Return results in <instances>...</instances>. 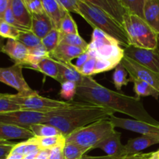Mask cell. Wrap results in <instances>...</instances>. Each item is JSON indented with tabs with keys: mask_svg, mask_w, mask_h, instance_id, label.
Here are the masks:
<instances>
[{
	"mask_svg": "<svg viewBox=\"0 0 159 159\" xmlns=\"http://www.w3.org/2000/svg\"><path fill=\"white\" fill-rule=\"evenodd\" d=\"M22 30H19L18 28L9 24L5 21H1L0 23V37L3 38L14 39L17 40L20 31Z\"/></svg>",
	"mask_w": 159,
	"mask_h": 159,
	"instance_id": "8d00e7d4",
	"label": "cell"
},
{
	"mask_svg": "<svg viewBox=\"0 0 159 159\" xmlns=\"http://www.w3.org/2000/svg\"><path fill=\"white\" fill-rule=\"evenodd\" d=\"M76 95L82 102L107 107L114 113H124L137 120L149 124L159 123L145 110L141 98L106 88L92 76H89L85 85L78 87Z\"/></svg>",
	"mask_w": 159,
	"mask_h": 159,
	"instance_id": "6da1fadb",
	"label": "cell"
},
{
	"mask_svg": "<svg viewBox=\"0 0 159 159\" xmlns=\"http://www.w3.org/2000/svg\"><path fill=\"white\" fill-rule=\"evenodd\" d=\"M109 119L115 127H119L124 130L141 134V135L151 137L159 141V123L149 124L137 120L116 117L114 114L110 116Z\"/></svg>",
	"mask_w": 159,
	"mask_h": 159,
	"instance_id": "30bf717a",
	"label": "cell"
},
{
	"mask_svg": "<svg viewBox=\"0 0 159 159\" xmlns=\"http://www.w3.org/2000/svg\"><path fill=\"white\" fill-rule=\"evenodd\" d=\"M121 159H144V153H138L136 155H126Z\"/></svg>",
	"mask_w": 159,
	"mask_h": 159,
	"instance_id": "816d5d0a",
	"label": "cell"
},
{
	"mask_svg": "<svg viewBox=\"0 0 159 159\" xmlns=\"http://www.w3.org/2000/svg\"><path fill=\"white\" fill-rule=\"evenodd\" d=\"M17 40L24 44L28 49H31L41 43V39L34 34L30 30H22L20 31Z\"/></svg>",
	"mask_w": 159,
	"mask_h": 159,
	"instance_id": "4dcf8cb0",
	"label": "cell"
},
{
	"mask_svg": "<svg viewBox=\"0 0 159 159\" xmlns=\"http://www.w3.org/2000/svg\"><path fill=\"white\" fill-rule=\"evenodd\" d=\"M89 151L78 144L71 142H66L63 148L64 158L79 159L82 158Z\"/></svg>",
	"mask_w": 159,
	"mask_h": 159,
	"instance_id": "1f68e13d",
	"label": "cell"
},
{
	"mask_svg": "<svg viewBox=\"0 0 159 159\" xmlns=\"http://www.w3.org/2000/svg\"><path fill=\"white\" fill-rule=\"evenodd\" d=\"M158 48L159 49V34H158Z\"/></svg>",
	"mask_w": 159,
	"mask_h": 159,
	"instance_id": "6f0895ef",
	"label": "cell"
},
{
	"mask_svg": "<svg viewBox=\"0 0 159 159\" xmlns=\"http://www.w3.org/2000/svg\"><path fill=\"white\" fill-rule=\"evenodd\" d=\"M51 150L48 149H40L37 155L36 159H49Z\"/></svg>",
	"mask_w": 159,
	"mask_h": 159,
	"instance_id": "c3c4849f",
	"label": "cell"
},
{
	"mask_svg": "<svg viewBox=\"0 0 159 159\" xmlns=\"http://www.w3.org/2000/svg\"><path fill=\"white\" fill-rule=\"evenodd\" d=\"M124 158V157H123ZM122 158H116V157L109 156V155H104V156H82L79 159H121Z\"/></svg>",
	"mask_w": 159,
	"mask_h": 159,
	"instance_id": "681fc988",
	"label": "cell"
},
{
	"mask_svg": "<svg viewBox=\"0 0 159 159\" xmlns=\"http://www.w3.org/2000/svg\"><path fill=\"white\" fill-rule=\"evenodd\" d=\"M10 141H6V140H2V139H0V144H10Z\"/></svg>",
	"mask_w": 159,
	"mask_h": 159,
	"instance_id": "9f6ffc18",
	"label": "cell"
},
{
	"mask_svg": "<svg viewBox=\"0 0 159 159\" xmlns=\"http://www.w3.org/2000/svg\"><path fill=\"white\" fill-rule=\"evenodd\" d=\"M60 43H65V44L78 47V48H82V49L85 50V51H87V50H88L89 47V43H87L79 34H61Z\"/></svg>",
	"mask_w": 159,
	"mask_h": 159,
	"instance_id": "d6a6232c",
	"label": "cell"
},
{
	"mask_svg": "<svg viewBox=\"0 0 159 159\" xmlns=\"http://www.w3.org/2000/svg\"><path fill=\"white\" fill-rule=\"evenodd\" d=\"M48 57H50L49 53L47 51L46 48L43 47V45L40 43V44L35 47V48L29 49V57H28L27 65L25 68H30L31 67L38 64L43 58Z\"/></svg>",
	"mask_w": 159,
	"mask_h": 159,
	"instance_id": "83f0119b",
	"label": "cell"
},
{
	"mask_svg": "<svg viewBox=\"0 0 159 159\" xmlns=\"http://www.w3.org/2000/svg\"><path fill=\"white\" fill-rule=\"evenodd\" d=\"M24 155H18V154H10L6 159H23Z\"/></svg>",
	"mask_w": 159,
	"mask_h": 159,
	"instance_id": "f5cc1de1",
	"label": "cell"
},
{
	"mask_svg": "<svg viewBox=\"0 0 159 159\" xmlns=\"http://www.w3.org/2000/svg\"><path fill=\"white\" fill-rule=\"evenodd\" d=\"M114 113L112 110L102 106L75 102L70 107L45 113L43 124L54 126L66 138L75 130L101 120L109 119Z\"/></svg>",
	"mask_w": 159,
	"mask_h": 159,
	"instance_id": "7a4b0ae2",
	"label": "cell"
},
{
	"mask_svg": "<svg viewBox=\"0 0 159 159\" xmlns=\"http://www.w3.org/2000/svg\"><path fill=\"white\" fill-rule=\"evenodd\" d=\"M129 80L130 82L134 83V91L137 95V97L141 98L144 96H152L155 99H158L159 97V92L154 89L152 85H149L144 81L141 80L139 78L129 75Z\"/></svg>",
	"mask_w": 159,
	"mask_h": 159,
	"instance_id": "d4e9b609",
	"label": "cell"
},
{
	"mask_svg": "<svg viewBox=\"0 0 159 159\" xmlns=\"http://www.w3.org/2000/svg\"><path fill=\"white\" fill-rule=\"evenodd\" d=\"M11 4V0H0V20H3L5 12Z\"/></svg>",
	"mask_w": 159,
	"mask_h": 159,
	"instance_id": "bcb514c9",
	"label": "cell"
},
{
	"mask_svg": "<svg viewBox=\"0 0 159 159\" xmlns=\"http://www.w3.org/2000/svg\"><path fill=\"white\" fill-rule=\"evenodd\" d=\"M121 47L115 39L95 29L87 51L96 58L107 59L119 64L124 56V49Z\"/></svg>",
	"mask_w": 159,
	"mask_h": 159,
	"instance_id": "52a82bcc",
	"label": "cell"
},
{
	"mask_svg": "<svg viewBox=\"0 0 159 159\" xmlns=\"http://www.w3.org/2000/svg\"><path fill=\"white\" fill-rule=\"evenodd\" d=\"M144 159H145V158H144Z\"/></svg>",
	"mask_w": 159,
	"mask_h": 159,
	"instance_id": "94428289",
	"label": "cell"
},
{
	"mask_svg": "<svg viewBox=\"0 0 159 159\" xmlns=\"http://www.w3.org/2000/svg\"><path fill=\"white\" fill-rule=\"evenodd\" d=\"M2 93H0V97H1V96H2Z\"/></svg>",
	"mask_w": 159,
	"mask_h": 159,
	"instance_id": "680465c9",
	"label": "cell"
},
{
	"mask_svg": "<svg viewBox=\"0 0 159 159\" xmlns=\"http://www.w3.org/2000/svg\"><path fill=\"white\" fill-rule=\"evenodd\" d=\"M2 52L9 56L13 61L14 64L23 65V68L27 65L29 49L19 40L8 39L6 44L3 46Z\"/></svg>",
	"mask_w": 159,
	"mask_h": 159,
	"instance_id": "4fadbf2b",
	"label": "cell"
},
{
	"mask_svg": "<svg viewBox=\"0 0 159 159\" xmlns=\"http://www.w3.org/2000/svg\"><path fill=\"white\" fill-rule=\"evenodd\" d=\"M34 139L40 149L51 150L54 148L65 146L66 144V138L63 134L52 137H43V138L34 137Z\"/></svg>",
	"mask_w": 159,
	"mask_h": 159,
	"instance_id": "484cf974",
	"label": "cell"
},
{
	"mask_svg": "<svg viewBox=\"0 0 159 159\" xmlns=\"http://www.w3.org/2000/svg\"><path fill=\"white\" fill-rule=\"evenodd\" d=\"M25 147H26V141L16 144L10 154H18V155H25Z\"/></svg>",
	"mask_w": 159,
	"mask_h": 159,
	"instance_id": "f6af8a7d",
	"label": "cell"
},
{
	"mask_svg": "<svg viewBox=\"0 0 159 159\" xmlns=\"http://www.w3.org/2000/svg\"><path fill=\"white\" fill-rule=\"evenodd\" d=\"M157 144H159L158 141L145 135L132 138L129 140L124 145V156L141 153L142 151L145 150L148 148Z\"/></svg>",
	"mask_w": 159,
	"mask_h": 159,
	"instance_id": "d6986e66",
	"label": "cell"
},
{
	"mask_svg": "<svg viewBox=\"0 0 159 159\" xmlns=\"http://www.w3.org/2000/svg\"><path fill=\"white\" fill-rule=\"evenodd\" d=\"M124 49V55L144 68L159 73V49H147L130 45Z\"/></svg>",
	"mask_w": 159,
	"mask_h": 159,
	"instance_id": "9c48e42d",
	"label": "cell"
},
{
	"mask_svg": "<svg viewBox=\"0 0 159 159\" xmlns=\"http://www.w3.org/2000/svg\"><path fill=\"white\" fill-rule=\"evenodd\" d=\"M64 9L69 12H74L78 14L79 12V0H57Z\"/></svg>",
	"mask_w": 159,
	"mask_h": 159,
	"instance_id": "60d3db41",
	"label": "cell"
},
{
	"mask_svg": "<svg viewBox=\"0 0 159 159\" xmlns=\"http://www.w3.org/2000/svg\"><path fill=\"white\" fill-rule=\"evenodd\" d=\"M20 110H21V109L16 103L10 100L7 97L6 94L2 93V96L0 97V113Z\"/></svg>",
	"mask_w": 159,
	"mask_h": 159,
	"instance_id": "74e56055",
	"label": "cell"
},
{
	"mask_svg": "<svg viewBox=\"0 0 159 159\" xmlns=\"http://www.w3.org/2000/svg\"><path fill=\"white\" fill-rule=\"evenodd\" d=\"M34 134L30 130L18 126L0 123V139L9 141L12 139H30Z\"/></svg>",
	"mask_w": 159,
	"mask_h": 159,
	"instance_id": "ffe728a7",
	"label": "cell"
},
{
	"mask_svg": "<svg viewBox=\"0 0 159 159\" xmlns=\"http://www.w3.org/2000/svg\"><path fill=\"white\" fill-rule=\"evenodd\" d=\"M10 100L16 103L21 110L46 113L52 110L70 107L75 102H65L49 99L42 96L35 90L18 93L17 94H6Z\"/></svg>",
	"mask_w": 159,
	"mask_h": 159,
	"instance_id": "8992f818",
	"label": "cell"
},
{
	"mask_svg": "<svg viewBox=\"0 0 159 159\" xmlns=\"http://www.w3.org/2000/svg\"><path fill=\"white\" fill-rule=\"evenodd\" d=\"M38 152H39V151H38V152H33V153L28 154V155H24V158H23V159H36V158H37V154H38Z\"/></svg>",
	"mask_w": 159,
	"mask_h": 159,
	"instance_id": "db71d44e",
	"label": "cell"
},
{
	"mask_svg": "<svg viewBox=\"0 0 159 159\" xmlns=\"http://www.w3.org/2000/svg\"><path fill=\"white\" fill-rule=\"evenodd\" d=\"M121 133L115 130L111 134L108 135L105 138L99 141L94 149L99 148L103 151L109 156L123 158L124 157V145L120 141Z\"/></svg>",
	"mask_w": 159,
	"mask_h": 159,
	"instance_id": "5bb4252c",
	"label": "cell"
},
{
	"mask_svg": "<svg viewBox=\"0 0 159 159\" xmlns=\"http://www.w3.org/2000/svg\"><path fill=\"white\" fill-rule=\"evenodd\" d=\"M115 128L110 119L101 120L75 130L66 137V142L74 143L90 151L103 138L113 133Z\"/></svg>",
	"mask_w": 159,
	"mask_h": 159,
	"instance_id": "5b68a950",
	"label": "cell"
},
{
	"mask_svg": "<svg viewBox=\"0 0 159 159\" xmlns=\"http://www.w3.org/2000/svg\"><path fill=\"white\" fill-rule=\"evenodd\" d=\"M123 26L125 28L130 45L147 49L158 48V34L139 16L126 12Z\"/></svg>",
	"mask_w": 159,
	"mask_h": 159,
	"instance_id": "277c9868",
	"label": "cell"
},
{
	"mask_svg": "<svg viewBox=\"0 0 159 159\" xmlns=\"http://www.w3.org/2000/svg\"><path fill=\"white\" fill-rule=\"evenodd\" d=\"M78 86L73 82H65L61 84V89L59 95L61 98L68 100V102H72L74 96L77 93Z\"/></svg>",
	"mask_w": 159,
	"mask_h": 159,
	"instance_id": "d590c367",
	"label": "cell"
},
{
	"mask_svg": "<svg viewBox=\"0 0 159 159\" xmlns=\"http://www.w3.org/2000/svg\"><path fill=\"white\" fill-rule=\"evenodd\" d=\"M120 2L126 12L136 14L144 19L143 9L144 0H120Z\"/></svg>",
	"mask_w": 159,
	"mask_h": 159,
	"instance_id": "e575fe53",
	"label": "cell"
},
{
	"mask_svg": "<svg viewBox=\"0 0 159 159\" xmlns=\"http://www.w3.org/2000/svg\"><path fill=\"white\" fill-rule=\"evenodd\" d=\"M11 7L17 21L26 30H30L31 13L23 0H11Z\"/></svg>",
	"mask_w": 159,
	"mask_h": 159,
	"instance_id": "603a6c76",
	"label": "cell"
},
{
	"mask_svg": "<svg viewBox=\"0 0 159 159\" xmlns=\"http://www.w3.org/2000/svg\"><path fill=\"white\" fill-rule=\"evenodd\" d=\"M78 6V14L81 16L93 30H99L115 39L124 48L130 46L128 36L124 26L109 14L83 0H79Z\"/></svg>",
	"mask_w": 159,
	"mask_h": 159,
	"instance_id": "3957f363",
	"label": "cell"
},
{
	"mask_svg": "<svg viewBox=\"0 0 159 159\" xmlns=\"http://www.w3.org/2000/svg\"><path fill=\"white\" fill-rule=\"evenodd\" d=\"M16 144L11 142L8 144H0V159H6L10 155L12 149Z\"/></svg>",
	"mask_w": 159,
	"mask_h": 159,
	"instance_id": "7bdbcfd3",
	"label": "cell"
},
{
	"mask_svg": "<svg viewBox=\"0 0 159 159\" xmlns=\"http://www.w3.org/2000/svg\"><path fill=\"white\" fill-rule=\"evenodd\" d=\"M99 8L123 25L124 15L126 10L123 7L120 0H83Z\"/></svg>",
	"mask_w": 159,
	"mask_h": 159,
	"instance_id": "2e32d148",
	"label": "cell"
},
{
	"mask_svg": "<svg viewBox=\"0 0 159 159\" xmlns=\"http://www.w3.org/2000/svg\"><path fill=\"white\" fill-rule=\"evenodd\" d=\"M89 52V51H88ZM90 57L89 58V60L81 67L80 68H78L79 71H80V73L82 75L85 76H92L94 75V70L95 67H96V58L93 56L92 54H90Z\"/></svg>",
	"mask_w": 159,
	"mask_h": 159,
	"instance_id": "f35d334b",
	"label": "cell"
},
{
	"mask_svg": "<svg viewBox=\"0 0 159 159\" xmlns=\"http://www.w3.org/2000/svg\"><path fill=\"white\" fill-rule=\"evenodd\" d=\"M30 130L33 133L34 137H40V138H43V137H52L57 136V135L62 134L60 130L50 124H34L30 126Z\"/></svg>",
	"mask_w": 159,
	"mask_h": 159,
	"instance_id": "4316f807",
	"label": "cell"
},
{
	"mask_svg": "<svg viewBox=\"0 0 159 159\" xmlns=\"http://www.w3.org/2000/svg\"><path fill=\"white\" fill-rule=\"evenodd\" d=\"M23 65L19 64L8 68H0V82L15 89L18 93L29 91L31 88L23 77Z\"/></svg>",
	"mask_w": 159,
	"mask_h": 159,
	"instance_id": "8fae6325",
	"label": "cell"
},
{
	"mask_svg": "<svg viewBox=\"0 0 159 159\" xmlns=\"http://www.w3.org/2000/svg\"><path fill=\"white\" fill-rule=\"evenodd\" d=\"M129 73L127 71L123 64H118L115 68L114 72L113 74V82L116 90H120L123 86H126L130 82L129 78H127Z\"/></svg>",
	"mask_w": 159,
	"mask_h": 159,
	"instance_id": "f1b7e54d",
	"label": "cell"
},
{
	"mask_svg": "<svg viewBox=\"0 0 159 159\" xmlns=\"http://www.w3.org/2000/svg\"><path fill=\"white\" fill-rule=\"evenodd\" d=\"M59 68V83L65 82H73L77 85L78 87H81L85 85L89 76H85L80 73L75 65L72 63H64L58 61Z\"/></svg>",
	"mask_w": 159,
	"mask_h": 159,
	"instance_id": "9a60e30c",
	"label": "cell"
},
{
	"mask_svg": "<svg viewBox=\"0 0 159 159\" xmlns=\"http://www.w3.org/2000/svg\"><path fill=\"white\" fill-rule=\"evenodd\" d=\"M64 147L65 146H60L51 149L49 159H65L63 154Z\"/></svg>",
	"mask_w": 159,
	"mask_h": 159,
	"instance_id": "ee69618b",
	"label": "cell"
},
{
	"mask_svg": "<svg viewBox=\"0 0 159 159\" xmlns=\"http://www.w3.org/2000/svg\"><path fill=\"white\" fill-rule=\"evenodd\" d=\"M86 51L78 47L59 43L53 52L49 54V56L53 59L64 63H71V61L75 58H78Z\"/></svg>",
	"mask_w": 159,
	"mask_h": 159,
	"instance_id": "e0dca14e",
	"label": "cell"
},
{
	"mask_svg": "<svg viewBox=\"0 0 159 159\" xmlns=\"http://www.w3.org/2000/svg\"><path fill=\"white\" fill-rule=\"evenodd\" d=\"M144 158L145 159H159V150L156 152L144 153Z\"/></svg>",
	"mask_w": 159,
	"mask_h": 159,
	"instance_id": "f907efd6",
	"label": "cell"
},
{
	"mask_svg": "<svg viewBox=\"0 0 159 159\" xmlns=\"http://www.w3.org/2000/svg\"><path fill=\"white\" fill-rule=\"evenodd\" d=\"M44 12L50 17L54 26L59 30L61 22L67 11L57 0H40Z\"/></svg>",
	"mask_w": 159,
	"mask_h": 159,
	"instance_id": "44dd1931",
	"label": "cell"
},
{
	"mask_svg": "<svg viewBox=\"0 0 159 159\" xmlns=\"http://www.w3.org/2000/svg\"><path fill=\"white\" fill-rule=\"evenodd\" d=\"M61 33L57 28L54 27L43 39L41 40V43L46 48L47 51L49 54L54 51L60 43Z\"/></svg>",
	"mask_w": 159,
	"mask_h": 159,
	"instance_id": "f546056e",
	"label": "cell"
},
{
	"mask_svg": "<svg viewBox=\"0 0 159 159\" xmlns=\"http://www.w3.org/2000/svg\"><path fill=\"white\" fill-rule=\"evenodd\" d=\"M89 57H90L88 51H86L85 53H84V54H82L80 57H78V61L76 62L75 66L77 67L78 68H80L81 67H82V65H83L84 64H85V62L89 60Z\"/></svg>",
	"mask_w": 159,
	"mask_h": 159,
	"instance_id": "7dc6e473",
	"label": "cell"
},
{
	"mask_svg": "<svg viewBox=\"0 0 159 159\" xmlns=\"http://www.w3.org/2000/svg\"><path fill=\"white\" fill-rule=\"evenodd\" d=\"M4 45V38L0 37V52H2V50Z\"/></svg>",
	"mask_w": 159,
	"mask_h": 159,
	"instance_id": "11a10c76",
	"label": "cell"
},
{
	"mask_svg": "<svg viewBox=\"0 0 159 159\" xmlns=\"http://www.w3.org/2000/svg\"><path fill=\"white\" fill-rule=\"evenodd\" d=\"M59 30L62 34H79L78 26L69 12H67L61 22Z\"/></svg>",
	"mask_w": 159,
	"mask_h": 159,
	"instance_id": "836d02e7",
	"label": "cell"
},
{
	"mask_svg": "<svg viewBox=\"0 0 159 159\" xmlns=\"http://www.w3.org/2000/svg\"><path fill=\"white\" fill-rule=\"evenodd\" d=\"M45 113L29 110H16L0 113V123L18 126L30 130L31 125L44 122Z\"/></svg>",
	"mask_w": 159,
	"mask_h": 159,
	"instance_id": "ba28073f",
	"label": "cell"
},
{
	"mask_svg": "<svg viewBox=\"0 0 159 159\" xmlns=\"http://www.w3.org/2000/svg\"><path fill=\"white\" fill-rule=\"evenodd\" d=\"M120 62L128 71L129 75L139 78L159 92V73L144 68V66L139 65L125 55L124 56Z\"/></svg>",
	"mask_w": 159,
	"mask_h": 159,
	"instance_id": "7c38bea8",
	"label": "cell"
},
{
	"mask_svg": "<svg viewBox=\"0 0 159 159\" xmlns=\"http://www.w3.org/2000/svg\"><path fill=\"white\" fill-rule=\"evenodd\" d=\"M1 21H2V20H0V23H1Z\"/></svg>",
	"mask_w": 159,
	"mask_h": 159,
	"instance_id": "91938a15",
	"label": "cell"
},
{
	"mask_svg": "<svg viewBox=\"0 0 159 159\" xmlns=\"http://www.w3.org/2000/svg\"><path fill=\"white\" fill-rule=\"evenodd\" d=\"M30 69L36 70L43 73L45 75L52 78L58 82L59 79V68L57 61L52 57H48L40 61L38 64L31 67Z\"/></svg>",
	"mask_w": 159,
	"mask_h": 159,
	"instance_id": "cb8c5ba5",
	"label": "cell"
},
{
	"mask_svg": "<svg viewBox=\"0 0 159 159\" xmlns=\"http://www.w3.org/2000/svg\"><path fill=\"white\" fill-rule=\"evenodd\" d=\"M26 6L31 14L43 13V12H44L40 0H30Z\"/></svg>",
	"mask_w": 159,
	"mask_h": 159,
	"instance_id": "b9f144b4",
	"label": "cell"
},
{
	"mask_svg": "<svg viewBox=\"0 0 159 159\" xmlns=\"http://www.w3.org/2000/svg\"><path fill=\"white\" fill-rule=\"evenodd\" d=\"M54 27L52 21L45 12L31 14L30 30L41 40Z\"/></svg>",
	"mask_w": 159,
	"mask_h": 159,
	"instance_id": "ac0fdd59",
	"label": "cell"
},
{
	"mask_svg": "<svg viewBox=\"0 0 159 159\" xmlns=\"http://www.w3.org/2000/svg\"><path fill=\"white\" fill-rule=\"evenodd\" d=\"M3 21L6 22V23H8L9 24L18 28L19 30H26L18 21H17L16 19L14 16V14L12 10V7H11V4L10 6L8 7V9H6V12H5L4 16H3Z\"/></svg>",
	"mask_w": 159,
	"mask_h": 159,
	"instance_id": "ab89813d",
	"label": "cell"
},
{
	"mask_svg": "<svg viewBox=\"0 0 159 159\" xmlns=\"http://www.w3.org/2000/svg\"><path fill=\"white\" fill-rule=\"evenodd\" d=\"M144 20L159 34V0H144Z\"/></svg>",
	"mask_w": 159,
	"mask_h": 159,
	"instance_id": "7402d4cb",
	"label": "cell"
}]
</instances>
